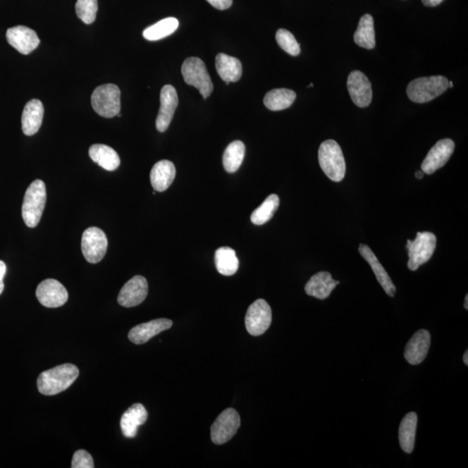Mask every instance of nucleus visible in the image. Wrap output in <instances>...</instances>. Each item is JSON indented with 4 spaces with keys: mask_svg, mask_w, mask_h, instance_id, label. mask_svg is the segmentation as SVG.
I'll list each match as a JSON object with an SVG mask.
<instances>
[{
    "mask_svg": "<svg viewBox=\"0 0 468 468\" xmlns=\"http://www.w3.org/2000/svg\"><path fill=\"white\" fill-rule=\"evenodd\" d=\"M185 82L194 86L202 94L204 99H207L214 90L212 80L207 70L206 64L198 58H188L185 60L181 67Z\"/></svg>",
    "mask_w": 468,
    "mask_h": 468,
    "instance_id": "nucleus-6",
    "label": "nucleus"
},
{
    "mask_svg": "<svg viewBox=\"0 0 468 468\" xmlns=\"http://www.w3.org/2000/svg\"><path fill=\"white\" fill-rule=\"evenodd\" d=\"M455 148V142L451 139H443L436 142L422 162L421 171L426 175H432L438 169L444 167L450 159Z\"/></svg>",
    "mask_w": 468,
    "mask_h": 468,
    "instance_id": "nucleus-12",
    "label": "nucleus"
},
{
    "mask_svg": "<svg viewBox=\"0 0 468 468\" xmlns=\"http://www.w3.org/2000/svg\"><path fill=\"white\" fill-rule=\"evenodd\" d=\"M97 10V0H78L75 4L78 17L87 25L92 24L96 20Z\"/></svg>",
    "mask_w": 468,
    "mask_h": 468,
    "instance_id": "nucleus-33",
    "label": "nucleus"
},
{
    "mask_svg": "<svg viewBox=\"0 0 468 468\" xmlns=\"http://www.w3.org/2000/svg\"><path fill=\"white\" fill-rule=\"evenodd\" d=\"M89 154L94 162L107 171H116L121 164L118 154L107 145L94 144L90 147Z\"/></svg>",
    "mask_w": 468,
    "mask_h": 468,
    "instance_id": "nucleus-25",
    "label": "nucleus"
},
{
    "mask_svg": "<svg viewBox=\"0 0 468 468\" xmlns=\"http://www.w3.org/2000/svg\"><path fill=\"white\" fill-rule=\"evenodd\" d=\"M354 41L358 47L372 50L376 47V33L374 20L371 14H365L358 24Z\"/></svg>",
    "mask_w": 468,
    "mask_h": 468,
    "instance_id": "nucleus-27",
    "label": "nucleus"
},
{
    "mask_svg": "<svg viewBox=\"0 0 468 468\" xmlns=\"http://www.w3.org/2000/svg\"><path fill=\"white\" fill-rule=\"evenodd\" d=\"M463 362L467 366L468 365V351L467 350L465 354L463 356Z\"/></svg>",
    "mask_w": 468,
    "mask_h": 468,
    "instance_id": "nucleus-40",
    "label": "nucleus"
},
{
    "mask_svg": "<svg viewBox=\"0 0 468 468\" xmlns=\"http://www.w3.org/2000/svg\"><path fill=\"white\" fill-rule=\"evenodd\" d=\"M339 283L340 282L334 281L328 271H320L313 275L305 285L304 290L309 296L324 300L330 297L332 290L339 285Z\"/></svg>",
    "mask_w": 468,
    "mask_h": 468,
    "instance_id": "nucleus-22",
    "label": "nucleus"
},
{
    "mask_svg": "<svg viewBox=\"0 0 468 468\" xmlns=\"http://www.w3.org/2000/svg\"><path fill=\"white\" fill-rule=\"evenodd\" d=\"M424 5L429 7H435L441 5L444 0H421Z\"/></svg>",
    "mask_w": 468,
    "mask_h": 468,
    "instance_id": "nucleus-38",
    "label": "nucleus"
},
{
    "mask_svg": "<svg viewBox=\"0 0 468 468\" xmlns=\"http://www.w3.org/2000/svg\"><path fill=\"white\" fill-rule=\"evenodd\" d=\"M417 414L410 412L402 419L399 428V441L402 451L411 454L414 448L415 435H417Z\"/></svg>",
    "mask_w": 468,
    "mask_h": 468,
    "instance_id": "nucleus-26",
    "label": "nucleus"
},
{
    "mask_svg": "<svg viewBox=\"0 0 468 468\" xmlns=\"http://www.w3.org/2000/svg\"><path fill=\"white\" fill-rule=\"evenodd\" d=\"M464 307H465L466 309H468V295L465 297V304H464Z\"/></svg>",
    "mask_w": 468,
    "mask_h": 468,
    "instance_id": "nucleus-41",
    "label": "nucleus"
},
{
    "mask_svg": "<svg viewBox=\"0 0 468 468\" xmlns=\"http://www.w3.org/2000/svg\"><path fill=\"white\" fill-rule=\"evenodd\" d=\"M279 207V198L277 195H271L258 209L251 215L252 223L257 226L266 224L273 217Z\"/></svg>",
    "mask_w": 468,
    "mask_h": 468,
    "instance_id": "nucleus-32",
    "label": "nucleus"
},
{
    "mask_svg": "<svg viewBox=\"0 0 468 468\" xmlns=\"http://www.w3.org/2000/svg\"><path fill=\"white\" fill-rule=\"evenodd\" d=\"M436 236L430 232H419L414 240H407L406 248L409 252L407 267L417 271L432 258L436 247Z\"/></svg>",
    "mask_w": 468,
    "mask_h": 468,
    "instance_id": "nucleus-5",
    "label": "nucleus"
},
{
    "mask_svg": "<svg viewBox=\"0 0 468 468\" xmlns=\"http://www.w3.org/2000/svg\"><path fill=\"white\" fill-rule=\"evenodd\" d=\"M148 412L141 403H135L128 409L121 418V429L124 436L134 438L137 435L139 426L148 420Z\"/></svg>",
    "mask_w": 468,
    "mask_h": 468,
    "instance_id": "nucleus-21",
    "label": "nucleus"
},
{
    "mask_svg": "<svg viewBox=\"0 0 468 468\" xmlns=\"http://www.w3.org/2000/svg\"><path fill=\"white\" fill-rule=\"evenodd\" d=\"M79 376L77 366L66 364L56 366L40 374L37 378V388L44 395H55L66 390Z\"/></svg>",
    "mask_w": 468,
    "mask_h": 468,
    "instance_id": "nucleus-1",
    "label": "nucleus"
},
{
    "mask_svg": "<svg viewBox=\"0 0 468 468\" xmlns=\"http://www.w3.org/2000/svg\"><path fill=\"white\" fill-rule=\"evenodd\" d=\"M319 161L321 168L328 178L339 183L345 176L346 164L345 156L338 143L334 140H327L320 145Z\"/></svg>",
    "mask_w": 468,
    "mask_h": 468,
    "instance_id": "nucleus-3",
    "label": "nucleus"
},
{
    "mask_svg": "<svg viewBox=\"0 0 468 468\" xmlns=\"http://www.w3.org/2000/svg\"><path fill=\"white\" fill-rule=\"evenodd\" d=\"M176 169L173 162L162 160L154 165L150 172L151 185L154 191L164 192L171 186L176 178Z\"/></svg>",
    "mask_w": 468,
    "mask_h": 468,
    "instance_id": "nucleus-23",
    "label": "nucleus"
},
{
    "mask_svg": "<svg viewBox=\"0 0 468 468\" xmlns=\"http://www.w3.org/2000/svg\"><path fill=\"white\" fill-rule=\"evenodd\" d=\"M297 94L289 89H275L268 92L264 98V104L270 111H279L292 106Z\"/></svg>",
    "mask_w": 468,
    "mask_h": 468,
    "instance_id": "nucleus-29",
    "label": "nucleus"
},
{
    "mask_svg": "<svg viewBox=\"0 0 468 468\" xmlns=\"http://www.w3.org/2000/svg\"><path fill=\"white\" fill-rule=\"evenodd\" d=\"M71 467L73 468H93L94 460L92 456L85 450H78L75 452L71 462Z\"/></svg>",
    "mask_w": 468,
    "mask_h": 468,
    "instance_id": "nucleus-35",
    "label": "nucleus"
},
{
    "mask_svg": "<svg viewBox=\"0 0 468 468\" xmlns=\"http://www.w3.org/2000/svg\"><path fill=\"white\" fill-rule=\"evenodd\" d=\"M448 82L443 75L417 78L407 85V95L414 103H429L446 92Z\"/></svg>",
    "mask_w": 468,
    "mask_h": 468,
    "instance_id": "nucleus-4",
    "label": "nucleus"
},
{
    "mask_svg": "<svg viewBox=\"0 0 468 468\" xmlns=\"http://www.w3.org/2000/svg\"><path fill=\"white\" fill-rule=\"evenodd\" d=\"M309 87H313V84L309 85Z\"/></svg>",
    "mask_w": 468,
    "mask_h": 468,
    "instance_id": "nucleus-43",
    "label": "nucleus"
},
{
    "mask_svg": "<svg viewBox=\"0 0 468 468\" xmlns=\"http://www.w3.org/2000/svg\"><path fill=\"white\" fill-rule=\"evenodd\" d=\"M6 39L11 47L24 55L31 54L40 43L36 32L24 25H18L7 30Z\"/></svg>",
    "mask_w": 468,
    "mask_h": 468,
    "instance_id": "nucleus-15",
    "label": "nucleus"
},
{
    "mask_svg": "<svg viewBox=\"0 0 468 468\" xmlns=\"http://www.w3.org/2000/svg\"><path fill=\"white\" fill-rule=\"evenodd\" d=\"M207 2L218 10H226L231 7L233 0H207Z\"/></svg>",
    "mask_w": 468,
    "mask_h": 468,
    "instance_id": "nucleus-36",
    "label": "nucleus"
},
{
    "mask_svg": "<svg viewBox=\"0 0 468 468\" xmlns=\"http://www.w3.org/2000/svg\"><path fill=\"white\" fill-rule=\"evenodd\" d=\"M6 273V264L0 260V295H1L4 288H5V285H4V278Z\"/></svg>",
    "mask_w": 468,
    "mask_h": 468,
    "instance_id": "nucleus-37",
    "label": "nucleus"
},
{
    "mask_svg": "<svg viewBox=\"0 0 468 468\" xmlns=\"http://www.w3.org/2000/svg\"><path fill=\"white\" fill-rule=\"evenodd\" d=\"M82 252L90 264H97L104 258L108 249V239L103 230L92 226L86 229L82 237Z\"/></svg>",
    "mask_w": 468,
    "mask_h": 468,
    "instance_id": "nucleus-8",
    "label": "nucleus"
},
{
    "mask_svg": "<svg viewBox=\"0 0 468 468\" xmlns=\"http://www.w3.org/2000/svg\"><path fill=\"white\" fill-rule=\"evenodd\" d=\"M172 326V321L167 319H158L138 324L130 330L128 339L135 345H143L161 332L171 329Z\"/></svg>",
    "mask_w": 468,
    "mask_h": 468,
    "instance_id": "nucleus-18",
    "label": "nucleus"
},
{
    "mask_svg": "<svg viewBox=\"0 0 468 468\" xmlns=\"http://www.w3.org/2000/svg\"><path fill=\"white\" fill-rule=\"evenodd\" d=\"M92 104L98 115L105 118H112L120 114L121 92L115 85L98 86L92 96Z\"/></svg>",
    "mask_w": 468,
    "mask_h": 468,
    "instance_id": "nucleus-7",
    "label": "nucleus"
},
{
    "mask_svg": "<svg viewBox=\"0 0 468 468\" xmlns=\"http://www.w3.org/2000/svg\"><path fill=\"white\" fill-rule=\"evenodd\" d=\"M179 27V21L176 18H164L143 31V37L149 41H157L171 36Z\"/></svg>",
    "mask_w": 468,
    "mask_h": 468,
    "instance_id": "nucleus-30",
    "label": "nucleus"
},
{
    "mask_svg": "<svg viewBox=\"0 0 468 468\" xmlns=\"http://www.w3.org/2000/svg\"><path fill=\"white\" fill-rule=\"evenodd\" d=\"M215 66L218 75L226 85L230 82L240 80L242 75V64L239 59L224 54H218L215 60Z\"/></svg>",
    "mask_w": 468,
    "mask_h": 468,
    "instance_id": "nucleus-24",
    "label": "nucleus"
},
{
    "mask_svg": "<svg viewBox=\"0 0 468 468\" xmlns=\"http://www.w3.org/2000/svg\"><path fill=\"white\" fill-rule=\"evenodd\" d=\"M240 426V417L237 411L228 409L218 415L211 428V439L214 444L228 443L236 435Z\"/></svg>",
    "mask_w": 468,
    "mask_h": 468,
    "instance_id": "nucleus-10",
    "label": "nucleus"
},
{
    "mask_svg": "<svg viewBox=\"0 0 468 468\" xmlns=\"http://www.w3.org/2000/svg\"><path fill=\"white\" fill-rule=\"evenodd\" d=\"M347 87L351 99L357 106L368 107L372 101V88L371 82L366 75L359 70L352 71L349 75Z\"/></svg>",
    "mask_w": 468,
    "mask_h": 468,
    "instance_id": "nucleus-14",
    "label": "nucleus"
},
{
    "mask_svg": "<svg viewBox=\"0 0 468 468\" xmlns=\"http://www.w3.org/2000/svg\"><path fill=\"white\" fill-rule=\"evenodd\" d=\"M161 107L156 118V128L159 132L168 130L178 106L179 99L175 87L165 85L161 90Z\"/></svg>",
    "mask_w": 468,
    "mask_h": 468,
    "instance_id": "nucleus-16",
    "label": "nucleus"
},
{
    "mask_svg": "<svg viewBox=\"0 0 468 468\" xmlns=\"http://www.w3.org/2000/svg\"><path fill=\"white\" fill-rule=\"evenodd\" d=\"M276 40L279 47L288 54L296 56L300 54V45L297 42L292 32L285 29H279L276 33Z\"/></svg>",
    "mask_w": 468,
    "mask_h": 468,
    "instance_id": "nucleus-34",
    "label": "nucleus"
},
{
    "mask_svg": "<svg viewBox=\"0 0 468 468\" xmlns=\"http://www.w3.org/2000/svg\"><path fill=\"white\" fill-rule=\"evenodd\" d=\"M452 86H454V84H452V82H448V88H452Z\"/></svg>",
    "mask_w": 468,
    "mask_h": 468,
    "instance_id": "nucleus-42",
    "label": "nucleus"
},
{
    "mask_svg": "<svg viewBox=\"0 0 468 468\" xmlns=\"http://www.w3.org/2000/svg\"><path fill=\"white\" fill-rule=\"evenodd\" d=\"M148 292V281L144 277L137 275L128 281L121 289L117 301L123 307H137L146 300Z\"/></svg>",
    "mask_w": 468,
    "mask_h": 468,
    "instance_id": "nucleus-13",
    "label": "nucleus"
},
{
    "mask_svg": "<svg viewBox=\"0 0 468 468\" xmlns=\"http://www.w3.org/2000/svg\"><path fill=\"white\" fill-rule=\"evenodd\" d=\"M215 266L217 271L224 276H232L239 269L240 261L235 251L231 247H221L215 252Z\"/></svg>",
    "mask_w": 468,
    "mask_h": 468,
    "instance_id": "nucleus-28",
    "label": "nucleus"
},
{
    "mask_svg": "<svg viewBox=\"0 0 468 468\" xmlns=\"http://www.w3.org/2000/svg\"><path fill=\"white\" fill-rule=\"evenodd\" d=\"M431 345V337L428 331L420 330L413 335L407 343L405 357L407 362L412 365L421 364L428 356Z\"/></svg>",
    "mask_w": 468,
    "mask_h": 468,
    "instance_id": "nucleus-17",
    "label": "nucleus"
},
{
    "mask_svg": "<svg viewBox=\"0 0 468 468\" xmlns=\"http://www.w3.org/2000/svg\"><path fill=\"white\" fill-rule=\"evenodd\" d=\"M424 172L422 171H417V173H415V177H417V178L419 180L424 178Z\"/></svg>",
    "mask_w": 468,
    "mask_h": 468,
    "instance_id": "nucleus-39",
    "label": "nucleus"
},
{
    "mask_svg": "<svg viewBox=\"0 0 468 468\" xmlns=\"http://www.w3.org/2000/svg\"><path fill=\"white\" fill-rule=\"evenodd\" d=\"M245 328L248 333L259 337L269 329L271 324V309L264 300H258L248 308L245 315Z\"/></svg>",
    "mask_w": 468,
    "mask_h": 468,
    "instance_id": "nucleus-9",
    "label": "nucleus"
},
{
    "mask_svg": "<svg viewBox=\"0 0 468 468\" xmlns=\"http://www.w3.org/2000/svg\"><path fill=\"white\" fill-rule=\"evenodd\" d=\"M245 154V147L242 142L230 143L223 154V166L226 172L234 173L242 164Z\"/></svg>",
    "mask_w": 468,
    "mask_h": 468,
    "instance_id": "nucleus-31",
    "label": "nucleus"
},
{
    "mask_svg": "<svg viewBox=\"0 0 468 468\" xmlns=\"http://www.w3.org/2000/svg\"><path fill=\"white\" fill-rule=\"evenodd\" d=\"M36 296L39 303L47 308L61 307L66 304L69 294L64 286L56 279L49 278L37 286Z\"/></svg>",
    "mask_w": 468,
    "mask_h": 468,
    "instance_id": "nucleus-11",
    "label": "nucleus"
},
{
    "mask_svg": "<svg viewBox=\"0 0 468 468\" xmlns=\"http://www.w3.org/2000/svg\"><path fill=\"white\" fill-rule=\"evenodd\" d=\"M359 252L362 258L371 266L373 273L376 275L377 281L379 282L385 292L387 293V295L394 297L396 292L395 285L371 249L368 245L361 244L359 245Z\"/></svg>",
    "mask_w": 468,
    "mask_h": 468,
    "instance_id": "nucleus-19",
    "label": "nucleus"
},
{
    "mask_svg": "<svg viewBox=\"0 0 468 468\" xmlns=\"http://www.w3.org/2000/svg\"><path fill=\"white\" fill-rule=\"evenodd\" d=\"M44 109L41 101L33 99L26 104L22 114L23 133L28 137L35 135L42 125Z\"/></svg>",
    "mask_w": 468,
    "mask_h": 468,
    "instance_id": "nucleus-20",
    "label": "nucleus"
},
{
    "mask_svg": "<svg viewBox=\"0 0 468 468\" xmlns=\"http://www.w3.org/2000/svg\"><path fill=\"white\" fill-rule=\"evenodd\" d=\"M47 204V187L43 180H36L25 192L22 206V217L28 228L39 225Z\"/></svg>",
    "mask_w": 468,
    "mask_h": 468,
    "instance_id": "nucleus-2",
    "label": "nucleus"
}]
</instances>
